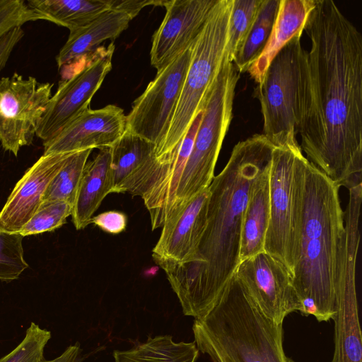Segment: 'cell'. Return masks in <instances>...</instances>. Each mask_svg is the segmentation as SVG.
<instances>
[{
	"label": "cell",
	"instance_id": "cell-31",
	"mask_svg": "<svg viewBox=\"0 0 362 362\" xmlns=\"http://www.w3.org/2000/svg\"><path fill=\"white\" fill-rule=\"evenodd\" d=\"M91 223L108 233L119 234L126 229L127 217L120 211H107L93 216Z\"/></svg>",
	"mask_w": 362,
	"mask_h": 362
},
{
	"label": "cell",
	"instance_id": "cell-13",
	"mask_svg": "<svg viewBox=\"0 0 362 362\" xmlns=\"http://www.w3.org/2000/svg\"><path fill=\"white\" fill-rule=\"evenodd\" d=\"M217 0L165 1V14L152 37L151 65L157 72L193 44Z\"/></svg>",
	"mask_w": 362,
	"mask_h": 362
},
{
	"label": "cell",
	"instance_id": "cell-11",
	"mask_svg": "<svg viewBox=\"0 0 362 362\" xmlns=\"http://www.w3.org/2000/svg\"><path fill=\"white\" fill-rule=\"evenodd\" d=\"M114 43L68 79L61 81L39 121L35 135L43 141L89 108L90 103L112 69Z\"/></svg>",
	"mask_w": 362,
	"mask_h": 362
},
{
	"label": "cell",
	"instance_id": "cell-4",
	"mask_svg": "<svg viewBox=\"0 0 362 362\" xmlns=\"http://www.w3.org/2000/svg\"><path fill=\"white\" fill-rule=\"evenodd\" d=\"M192 331L213 362H293L284 350L283 324L261 311L235 274Z\"/></svg>",
	"mask_w": 362,
	"mask_h": 362
},
{
	"label": "cell",
	"instance_id": "cell-34",
	"mask_svg": "<svg viewBox=\"0 0 362 362\" xmlns=\"http://www.w3.org/2000/svg\"><path fill=\"white\" fill-rule=\"evenodd\" d=\"M79 343L69 346L58 357L52 360H45L42 362H78L81 355Z\"/></svg>",
	"mask_w": 362,
	"mask_h": 362
},
{
	"label": "cell",
	"instance_id": "cell-19",
	"mask_svg": "<svg viewBox=\"0 0 362 362\" xmlns=\"http://www.w3.org/2000/svg\"><path fill=\"white\" fill-rule=\"evenodd\" d=\"M315 0H280L278 13L268 41L247 70L257 84L277 53L293 37L301 36Z\"/></svg>",
	"mask_w": 362,
	"mask_h": 362
},
{
	"label": "cell",
	"instance_id": "cell-28",
	"mask_svg": "<svg viewBox=\"0 0 362 362\" xmlns=\"http://www.w3.org/2000/svg\"><path fill=\"white\" fill-rule=\"evenodd\" d=\"M23 236L0 230V280L11 281L28 267L24 259Z\"/></svg>",
	"mask_w": 362,
	"mask_h": 362
},
{
	"label": "cell",
	"instance_id": "cell-6",
	"mask_svg": "<svg viewBox=\"0 0 362 362\" xmlns=\"http://www.w3.org/2000/svg\"><path fill=\"white\" fill-rule=\"evenodd\" d=\"M233 0H217L192 45V59L167 135L155 152L157 159L175 153L221 66L228 39Z\"/></svg>",
	"mask_w": 362,
	"mask_h": 362
},
{
	"label": "cell",
	"instance_id": "cell-15",
	"mask_svg": "<svg viewBox=\"0 0 362 362\" xmlns=\"http://www.w3.org/2000/svg\"><path fill=\"white\" fill-rule=\"evenodd\" d=\"M209 196L208 187L162 226L160 238L152 250L153 259L158 265L182 264L192 259L206 228Z\"/></svg>",
	"mask_w": 362,
	"mask_h": 362
},
{
	"label": "cell",
	"instance_id": "cell-18",
	"mask_svg": "<svg viewBox=\"0 0 362 362\" xmlns=\"http://www.w3.org/2000/svg\"><path fill=\"white\" fill-rule=\"evenodd\" d=\"M125 13L108 10L86 25L69 30V37L56 57L60 73L87 56L103 41L117 38L128 26Z\"/></svg>",
	"mask_w": 362,
	"mask_h": 362
},
{
	"label": "cell",
	"instance_id": "cell-16",
	"mask_svg": "<svg viewBox=\"0 0 362 362\" xmlns=\"http://www.w3.org/2000/svg\"><path fill=\"white\" fill-rule=\"evenodd\" d=\"M69 153L43 154L16 183L0 211V230L19 233L42 204L50 182Z\"/></svg>",
	"mask_w": 362,
	"mask_h": 362
},
{
	"label": "cell",
	"instance_id": "cell-21",
	"mask_svg": "<svg viewBox=\"0 0 362 362\" xmlns=\"http://www.w3.org/2000/svg\"><path fill=\"white\" fill-rule=\"evenodd\" d=\"M269 168L257 179L249 193L241 225L240 262L264 252L270 216Z\"/></svg>",
	"mask_w": 362,
	"mask_h": 362
},
{
	"label": "cell",
	"instance_id": "cell-33",
	"mask_svg": "<svg viewBox=\"0 0 362 362\" xmlns=\"http://www.w3.org/2000/svg\"><path fill=\"white\" fill-rule=\"evenodd\" d=\"M23 35L22 27H17L0 38V71L6 64L11 52Z\"/></svg>",
	"mask_w": 362,
	"mask_h": 362
},
{
	"label": "cell",
	"instance_id": "cell-9",
	"mask_svg": "<svg viewBox=\"0 0 362 362\" xmlns=\"http://www.w3.org/2000/svg\"><path fill=\"white\" fill-rule=\"evenodd\" d=\"M192 45L157 72L126 116V129L153 143L156 151L170 128L192 59Z\"/></svg>",
	"mask_w": 362,
	"mask_h": 362
},
{
	"label": "cell",
	"instance_id": "cell-8",
	"mask_svg": "<svg viewBox=\"0 0 362 362\" xmlns=\"http://www.w3.org/2000/svg\"><path fill=\"white\" fill-rule=\"evenodd\" d=\"M300 37L292 38L277 53L254 91L263 117L262 134L275 146L297 140L298 103L306 52Z\"/></svg>",
	"mask_w": 362,
	"mask_h": 362
},
{
	"label": "cell",
	"instance_id": "cell-30",
	"mask_svg": "<svg viewBox=\"0 0 362 362\" xmlns=\"http://www.w3.org/2000/svg\"><path fill=\"white\" fill-rule=\"evenodd\" d=\"M43 20L23 0H0V38L26 23Z\"/></svg>",
	"mask_w": 362,
	"mask_h": 362
},
{
	"label": "cell",
	"instance_id": "cell-23",
	"mask_svg": "<svg viewBox=\"0 0 362 362\" xmlns=\"http://www.w3.org/2000/svg\"><path fill=\"white\" fill-rule=\"evenodd\" d=\"M199 350L194 341L175 342L171 335L149 337L130 349L113 352L115 362H195Z\"/></svg>",
	"mask_w": 362,
	"mask_h": 362
},
{
	"label": "cell",
	"instance_id": "cell-25",
	"mask_svg": "<svg viewBox=\"0 0 362 362\" xmlns=\"http://www.w3.org/2000/svg\"><path fill=\"white\" fill-rule=\"evenodd\" d=\"M92 149L71 152L50 182L42 202H64L74 206L83 172Z\"/></svg>",
	"mask_w": 362,
	"mask_h": 362
},
{
	"label": "cell",
	"instance_id": "cell-12",
	"mask_svg": "<svg viewBox=\"0 0 362 362\" xmlns=\"http://www.w3.org/2000/svg\"><path fill=\"white\" fill-rule=\"evenodd\" d=\"M235 276L261 311L276 324L303 306L292 276L276 259L263 252L240 262Z\"/></svg>",
	"mask_w": 362,
	"mask_h": 362
},
{
	"label": "cell",
	"instance_id": "cell-22",
	"mask_svg": "<svg viewBox=\"0 0 362 362\" xmlns=\"http://www.w3.org/2000/svg\"><path fill=\"white\" fill-rule=\"evenodd\" d=\"M27 4L43 20L69 30L86 25L110 9L107 0H30Z\"/></svg>",
	"mask_w": 362,
	"mask_h": 362
},
{
	"label": "cell",
	"instance_id": "cell-17",
	"mask_svg": "<svg viewBox=\"0 0 362 362\" xmlns=\"http://www.w3.org/2000/svg\"><path fill=\"white\" fill-rule=\"evenodd\" d=\"M156 145L126 129L109 148L112 192L141 197L157 165Z\"/></svg>",
	"mask_w": 362,
	"mask_h": 362
},
{
	"label": "cell",
	"instance_id": "cell-20",
	"mask_svg": "<svg viewBox=\"0 0 362 362\" xmlns=\"http://www.w3.org/2000/svg\"><path fill=\"white\" fill-rule=\"evenodd\" d=\"M112 192L110 151L109 148H105L85 165L71 214L76 230L91 223L94 213Z\"/></svg>",
	"mask_w": 362,
	"mask_h": 362
},
{
	"label": "cell",
	"instance_id": "cell-3",
	"mask_svg": "<svg viewBox=\"0 0 362 362\" xmlns=\"http://www.w3.org/2000/svg\"><path fill=\"white\" fill-rule=\"evenodd\" d=\"M339 186L306 160L293 284L302 313L327 322L337 313L346 251Z\"/></svg>",
	"mask_w": 362,
	"mask_h": 362
},
{
	"label": "cell",
	"instance_id": "cell-14",
	"mask_svg": "<svg viewBox=\"0 0 362 362\" xmlns=\"http://www.w3.org/2000/svg\"><path fill=\"white\" fill-rule=\"evenodd\" d=\"M126 127L123 110L115 105L88 108L43 141V154L110 148L122 136Z\"/></svg>",
	"mask_w": 362,
	"mask_h": 362
},
{
	"label": "cell",
	"instance_id": "cell-10",
	"mask_svg": "<svg viewBox=\"0 0 362 362\" xmlns=\"http://www.w3.org/2000/svg\"><path fill=\"white\" fill-rule=\"evenodd\" d=\"M52 87L17 73L0 79V144L5 151L17 156L32 143Z\"/></svg>",
	"mask_w": 362,
	"mask_h": 362
},
{
	"label": "cell",
	"instance_id": "cell-1",
	"mask_svg": "<svg viewBox=\"0 0 362 362\" xmlns=\"http://www.w3.org/2000/svg\"><path fill=\"white\" fill-rule=\"evenodd\" d=\"M298 133L307 160L339 187L362 184V36L332 0H315Z\"/></svg>",
	"mask_w": 362,
	"mask_h": 362
},
{
	"label": "cell",
	"instance_id": "cell-32",
	"mask_svg": "<svg viewBox=\"0 0 362 362\" xmlns=\"http://www.w3.org/2000/svg\"><path fill=\"white\" fill-rule=\"evenodd\" d=\"M111 10L127 13L132 20L146 6H163V0H107Z\"/></svg>",
	"mask_w": 362,
	"mask_h": 362
},
{
	"label": "cell",
	"instance_id": "cell-5",
	"mask_svg": "<svg viewBox=\"0 0 362 362\" xmlns=\"http://www.w3.org/2000/svg\"><path fill=\"white\" fill-rule=\"evenodd\" d=\"M240 74L234 64L229 62L224 55L205 98L204 115L166 220L179 213L192 199L210 185L232 120L235 90Z\"/></svg>",
	"mask_w": 362,
	"mask_h": 362
},
{
	"label": "cell",
	"instance_id": "cell-27",
	"mask_svg": "<svg viewBox=\"0 0 362 362\" xmlns=\"http://www.w3.org/2000/svg\"><path fill=\"white\" fill-rule=\"evenodd\" d=\"M72 211L73 205L67 202H42L18 233L24 237L57 229L66 223Z\"/></svg>",
	"mask_w": 362,
	"mask_h": 362
},
{
	"label": "cell",
	"instance_id": "cell-2",
	"mask_svg": "<svg viewBox=\"0 0 362 362\" xmlns=\"http://www.w3.org/2000/svg\"><path fill=\"white\" fill-rule=\"evenodd\" d=\"M274 146L263 134H256L233 147L226 166L209 186L206 226L195 255L186 263L158 264L184 315L202 317L234 275L249 193L270 168Z\"/></svg>",
	"mask_w": 362,
	"mask_h": 362
},
{
	"label": "cell",
	"instance_id": "cell-26",
	"mask_svg": "<svg viewBox=\"0 0 362 362\" xmlns=\"http://www.w3.org/2000/svg\"><path fill=\"white\" fill-rule=\"evenodd\" d=\"M263 0H233L228 39L225 56L233 61L245 42L257 16Z\"/></svg>",
	"mask_w": 362,
	"mask_h": 362
},
{
	"label": "cell",
	"instance_id": "cell-29",
	"mask_svg": "<svg viewBox=\"0 0 362 362\" xmlns=\"http://www.w3.org/2000/svg\"><path fill=\"white\" fill-rule=\"evenodd\" d=\"M51 332L32 322L22 341L0 362H42L45 348L51 339Z\"/></svg>",
	"mask_w": 362,
	"mask_h": 362
},
{
	"label": "cell",
	"instance_id": "cell-24",
	"mask_svg": "<svg viewBox=\"0 0 362 362\" xmlns=\"http://www.w3.org/2000/svg\"><path fill=\"white\" fill-rule=\"evenodd\" d=\"M279 3L280 0H263L254 25L233 61L240 74L247 72L262 52L272 33Z\"/></svg>",
	"mask_w": 362,
	"mask_h": 362
},
{
	"label": "cell",
	"instance_id": "cell-7",
	"mask_svg": "<svg viewBox=\"0 0 362 362\" xmlns=\"http://www.w3.org/2000/svg\"><path fill=\"white\" fill-rule=\"evenodd\" d=\"M297 140L275 146L269 168L270 216L264 252L293 274L300 231L304 167Z\"/></svg>",
	"mask_w": 362,
	"mask_h": 362
}]
</instances>
